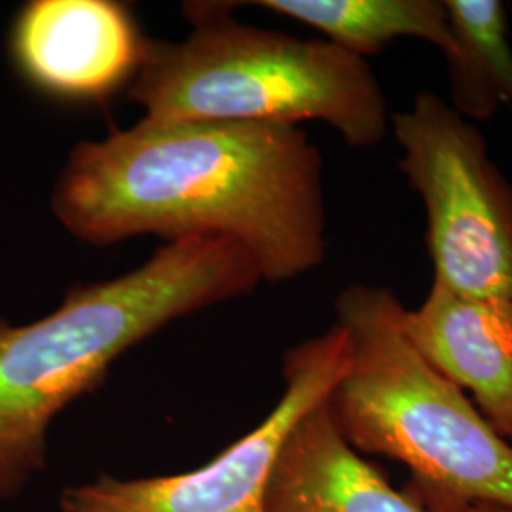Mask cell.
Segmentation results:
<instances>
[{"mask_svg": "<svg viewBox=\"0 0 512 512\" xmlns=\"http://www.w3.org/2000/svg\"><path fill=\"white\" fill-rule=\"evenodd\" d=\"M264 512H425L344 439L329 399L285 442L270 476Z\"/></svg>", "mask_w": 512, "mask_h": 512, "instance_id": "cell-9", "label": "cell"}, {"mask_svg": "<svg viewBox=\"0 0 512 512\" xmlns=\"http://www.w3.org/2000/svg\"><path fill=\"white\" fill-rule=\"evenodd\" d=\"M52 211L97 247L230 239L268 283L308 274L327 255L323 158L298 126L143 118L71 150Z\"/></svg>", "mask_w": 512, "mask_h": 512, "instance_id": "cell-1", "label": "cell"}, {"mask_svg": "<svg viewBox=\"0 0 512 512\" xmlns=\"http://www.w3.org/2000/svg\"><path fill=\"white\" fill-rule=\"evenodd\" d=\"M226 2H190L179 42L145 40L128 99L152 120L327 124L353 148L391 129L385 93L366 59L325 38L293 37L232 18Z\"/></svg>", "mask_w": 512, "mask_h": 512, "instance_id": "cell-3", "label": "cell"}, {"mask_svg": "<svg viewBox=\"0 0 512 512\" xmlns=\"http://www.w3.org/2000/svg\"><path fill=\"white\" fill-rule=\"evenodd\" d=\"M399 167L427 215L433 279L456 293L512 300V184L476 124L420 92L391 116Z\"/></svg>", "mask_w": 512, "mask_h": 512, "instance_id": "cell-5", "label": "cell"}, {"mask_svg": "<svg viewBox=\"0 0 512 512\" xmlns=\"http://www.w3.org/2000/svg\"><path fill=\"white\" fill-rule=\"evenodd\" d=\"M334 310L349 338L348 370L329 397L344 439L359 454L406 465L416 501L512 509L511 440L410 344L397 294L355 283Z\"/></svg>", "mask_w": 512, "mask_h": 512, "instance_id": "cell-4", "label": "cell"}, {"mask_svg": "<svg viewBox=\"0 0 512 512\" xmlns=\"http://www.w3.org/2000/svg\"><path fill=\"white\" fill-rule=\"evenodd\" d=\"M410 344L512 442V300L456 293L433 279L416 310H404Z\"/></svg>", "mask_w": 512, "mask_h": 512, "instance_id": "cell-8", "label": "cell"}, {"mask_svg": "<svg viewBox=\"0 0 512 512\" xmlns=\"http://www.w3.org/2000/svg\"><path fill=\"white\" fill-rule=\"evenodd\" d=\"M348 366V332L334 323L285 351V391L274 410L213 461L183 475H99L65 488L61 512H264L266 488L289 435L329 399Z\"/></svg>", "mask_w": 512, "mask_h": 512, "instance_id": "cell-6", "label": "cell"}, {"mask_svg": "<svg viewBox=\"0 0 512 512\" xmlns=\"http://www.w3.org/2000/svg\"><path fill=\"white\" fill-rule=\"evenodd\" d=\"M253 6L300 21L361 59L382 54L399 38L423 40L444 57L456 48L444 0H260Z\"/></svg>", "mask_w": 512, "mask_h": 512, "instance_id": "cell-10", "label": "cell"}, {"mask_svg": "<svg viewBox=\"0 0 512 512\" xmlns=\"http://www.w3.org/2000/svg\"><path fill=\"white\" fill-rule=\"evenodd\" d=\"M145 40L128 6L114 0H33L12 27V55L40 92L101 101L137 73Z\"/></svg>", "mask_w": 512, "mask_h": 512, "instance_id": "cell-7", "label": "cell"}, {"mask_svg": "<svg viewBox=\"0 0 512 512\" xmlns=\"http://www.w3.org/2000/svg\"><path fill=\"white\" fill-rule=\"evenodd\" d=\"M258 283L255 260L238 243L179 239L128 274L74 287L35 323L0 321V501L18 497L44 469L52 421L128 349Z\"/></svg>", "mask_w": 512, "mask_h": 512, "instance_id": "cell-2", "label": "cell"}, {"mask_svg": "<svg viewBox=\"0 0 512 512\" xmlns=\"http://www.w3.org/2000/svg\"><path fill=\"white\" fill-rule=\"evenodd\" d=\"M425 512H512L492 503H463V501H444V499H423L418 501Z\"/></svg>", "mask_w": 512, "mask_h": 512, "instance_id": "cell-12", "label": "cell"}, {"mask_svg": "<svg viewBox=\"0 0 512 512\" xmlns=\"http://www.w3.org/2000/svg\"><path fill=\"white\" fill-rule=\"evenodd\" d=\"M454 52L446 55L450 107L469 122L512 105V46L501 0H444Z\"/></svg>", "mask_w": 512, "mask_h": 512, "instance_id": "cell-11", "label": "cell"}]
</instances>
